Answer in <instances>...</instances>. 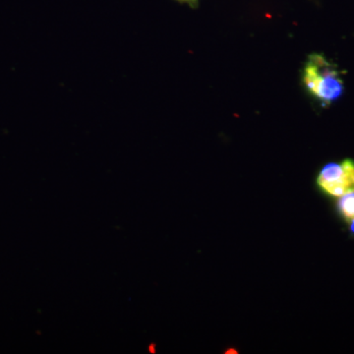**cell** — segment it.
I'll use <instances>...</instances> for the list:
<instances>
[{
  "label": "cell",
  "mask_w": 354,
  "mask_h": 354,
  "mask_svg": "<svg viewBox=\"0 0 354 354\" xmlns=\"http://www.w3.org/2000/svg\"><path fill=\"white\" fill-rule=\"evenodd\" d=\"M304 81L309 92L325 104L339 99L344 92V83L337 67L317 53L307 62Z\"/></svg>",
  "instance_id": "obj_1"
},
{
  "label": "cell",
  "mask_w": 354,
  "mask_h": 354,
  "mask_svg": "<svg viewBox=\"0 0 354 354\" xmlns=\"http://www.w3.org/2000/svg\"><path fill=\"white\" fill-rule=\"evenodd\" d=\"M319 187L334 197L354 193V162L344 160L341 164H329L323 167L317 178Z\"/></svg>",
  "instance_id": "obj_2"
},
{
  "label": "cell",
  "mask_w": 354,
  "mask_h": 354,
  "mask_svg": "<svg viewBox=\"0 0 354 354\" xmlns=\"http://www.w3.org/2000/svg\"><path fill=\"white\" fill-rule=\"evenodd\" d=\"M339 209L346 220L354 221V193H349L341 197Z\"/></svg>",
  "instance_id": "obj_3"
},
{
  "label": "cell",
  "mask_w": 354,
  "mask_h": 354,
  "mask_svg": "<svg viewBox=\"0 0 354 354\" xmlns=\"http://www.w3.org/2000/svg\"><path fill=\"white\" fill-rule=\"evenodd\" d=\"M353 223V225H351V230L354 232V221H351Z\"/></svg>",
  "instance_id": "obj_4"
},
{
  "label": "cell",
  "mask_w": 354,
  "mask_h": 354,
  "mask_svg": "<svg viewBox=\"0 0 354 354\" xmlns=\"http://www.w3.org/2000/svg\"><path fill=\"white\" fill-rule=\"evenodd\" d=\"M179 1H194V0H179Z\"/></svg>",
  "instance_id": "obj_5"
}]
</instances>
